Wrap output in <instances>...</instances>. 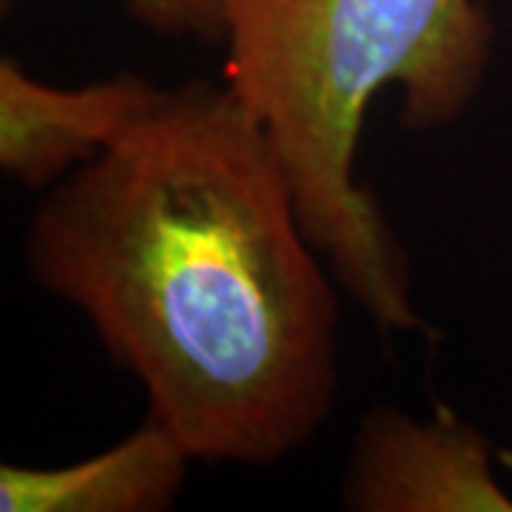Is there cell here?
<instances>
[{"mask_svg":"<svg viewBox=\"0 0 512 512\" xmlns=\"http://www.w3.org/2000/svg\"><path fill=\"white\" fill-rule=\"evenodd\" d=\"M234 0H126L131 18L163 37H188L222 46Z\"/></svg>","mask_w":512,"mask_h":512,"instance_id":"cell-6","label":"cell"},{"mask_svg":"<svg viewBox=\"0 0 512 512\" xmlns=\"http://www.w3.org/2000/svg\"><path fill=\"white\" fill-rule=\"evenodd\" d=\"M495 26L478 0H234L225 86L262 126L313 248L382 333H419L410 265L356 180L382 89L407 131L453 126L476 103Z\"/></svg>","mask_w":512,"mask_h":512,"instance_id":"cell-2","label":"cell"},{"mask_svg":"<svg viewBox=\"0 0 512 512\" xmlns=\"http://www.w3.org/2000/svg\"><path fill=\"white\" fill-rule=\"evenodd\" d=\"M165 89L134 72L89 86L43 83L0 60V168L23 188H52L120 143Z\"/></svg>","mask_w":512,"mask_h":512,"instance_id":"cell-4","label":"cell"},{"mask_svg":"<svg viewBox=\"0 0 512 512\" xmlns=\"http://www.w3.org/2000/svg\"><path fill=\"white\" fill-rule=\"evenodd\" d=\"M339 498L350 512H512L490 441L450 407L427 419L370 407L350 441Z\"/></svg>","mask_w":512,"mask_h":512,"instance_id":"cell-3","label":"cell"},{"mask_svg":"<svg viewBox=\"0 0 512 512\" xmlns=\"http://www.w3.org/2000/svg\"><path fill=\"white\" fill-rule=\"evenodd\" d=\"M191 453L160 421H146L92 458L63 467H0L3 512H163L183 490Z\"/></svg>","mask_w":512,"mask_h":512,"instance_id":"cell-5","label":"cell"},{"mask_svg":"<svg viewBox=\"0 0 512 512\" xmlns=\"http://www.w3.org/2000/svg\"><path fill=\"white\" fill-rule=\"evenodd\" d=\"M23 259L194 461L271 467L336 410V279L225 83L165 89L120 143L52 185Z\"/></svg>","mask_w":512,"mask_h":512,"instance_id":"cell-1","label":"cell"}]
</instances>
